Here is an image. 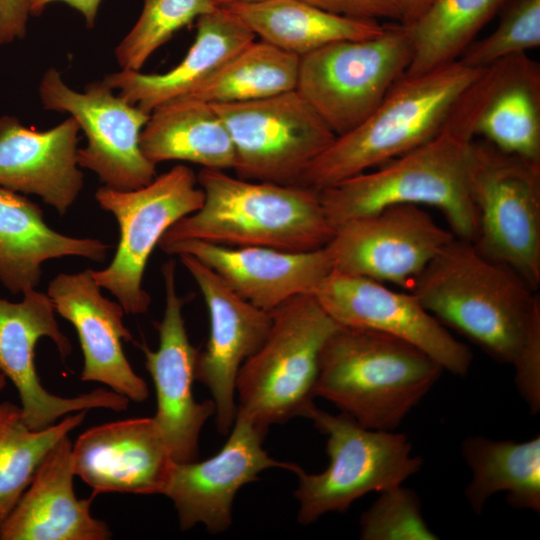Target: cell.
<instances>
[{"instance_id":"obj_1","label":"cell","mask_w":540,"mask_h":540,"mask_svg":"<svg viewBox=\"0 0 540 540\" xmlns=\"http://www.w3.org/2000/svg\"><path fill=\"white\" fill-rule=\"evenodd\" d=\"M446 328L513 367L532 414L540 410V297L517 272L454 238L409 289Z\"/></svg>"},{"instance_id":"obj_2","label":"cell","mask_w":540,"mask_h":540,"mask_svg":"<svg viewBox=\"0 0 540 540\" xmlns=\"http://www.w3.org/2000/svg\"><path fill=\"white\" fill-rule=\"evenodd\" d=\"M500 64L484 70L431 139L373 171L318 190L333 227L394 204L427 205L442 213L456 238L474 242L478 213L468 185L469 157L475 125L497 82Z\"/></svg>"},{"instance_id":"obj_3","label":"cell","mask_w":540,"mask_h":540,"mask_svg":"<svg viewBox=\"0 0 540 540\" xmlns=\"http://www.w3.org/2000/svg\"><path fill=\"white\" fill-rule=\"evenodd\" d=\"M201 207L174 223L158 246L200 240L230 247H267L303 252L323 248L334 227L318 190L300 184L245 180L202 168Z\"/></svg>"},{"instance_id":"obj_4","label":"cell","mask_w":540,"mask_h":540,"mask_svg":"<svg viewBox=\"0 0 540 540\" xmlns=\"http://www.w3.org/2000/svg\"><path fill=\"white\" fill-rule=\"evenodd\" d=\"M443 371L428 354L404 340L339 325L321 350L314 395L363 427L393 431Z\"/></svg>"},{"instance_id":"obj_5","label":"cell","mask_w":540,"mask_h":540,"mask_svg":"<svg viewBox=\"0 0 540 540\" xmlns=\"http://www.w3.org/2000/svg\"><path fill=\"white\" fill-rule=\"evenodd\" d=\"M486 68L459 60L401 76L359 125L337 136L298 184L321 190L374 169L431 139Z\"/></svg>"},{"instance_id":"obj_6","label":"cell","mask_w":540,"mask_h":540,"mask_svg":"<svg viewBox=\"0 0 540 540\" xmlns=\"http://www.w3.org/2000/svg\"><path fill=\"white\" fill-rule=\"evenodd\" d=\"M272 325L261 347L240 367L237 414L262 434L294 417L308 418L321 350L339 326L314 295H299L270 311Z\"/></svg>"},{"instance_id":"obj_7","label":"cell","mask_w":540,"mask_h":540,"mask_svg":"<svg viewBox=\"0 0 540 540\" xmlns=\"http://www.w3.org/2000/svg\"><path fill=\"white\" fill-rule=\"evenodd\" d=\"M327 436V468L307 473L296 464L297 520L308 525L331 512H345L357 499L392 488L420 471L421 456L412 453L404 433L363 427L350 416L313 408L308 416Z\"/></svg>"},{"instance_id":"obj_8","label":"cell","mask_w":540,"mask_h":540,"mask_svg":"<svg viewBox=\"0 0 540 540\" xmlns=\"http://www.w3.org/2000/svg\"><path fill=\"white\" fill-rule=\"evenodd\" d=\"M412 57L408 27L386 24L378 36L333 42L301 56L296 90L337 137L379 106Z\"/></svg>"},{"instance_id":"obj_9","label":"cell","mask_w":540,"mask_h":540,"mask_svg":"<svg viewBox=\"0 0 540 540\" xmlns=\"http://www.w3.org/2000/svg\"><path fill=\"white\" fill-rule=\"evenodd\" d=\"M468 185L478 213L474 245L517 272L533 289L540 285V162L474 139Z\"/></svg>"},{"instance_id":"obj_10","label":"cell","mask_w":540,"mask_h":540,"mask_svg":"<svg viewBox=\"0 0 540 540\" xmlns=\"http://www.w3.org/2000/svg\"><path fill=\"white\" fill-rule=\"evenodd\" d=\"M203 198L197 175L185 165L172 167L138 189H97L95 200L115 217L120 238L110 264L92 269V274L125 314L148 311L151 297L143 288V276L151 253L174 223L201 207Z\"/></svg>"},{"instance_id":"obj_11","label":"cell","mask_w":540,"mask_h":540,"mask_svg":"<svg viewBox=\"0 0 540 540\" xmlns=\"http://www.w3.org/2000/svg\"><path fill=\"white\" fill-rule=\"evenodd\" d=\"M212 106L232 139L233 169L245 180L298 184L336 138L297 90Z\"/></svg>"},{"instance_id":"obj_12","label":"cell","mask_w":540,"mask_h":540,"mask_svg":"<svg viewBox=\"0 0 540 540\" xmlns=\"http://www.w3.org/2000/svg\"><path fill=\"white\" fill-rule=\"evenodd\" d=\"M39 96L44 109L68 113L84 131L87 145L78 148V165L94 172L103 186L134 190L157 176L156 166L140 149L150 114L115 95L103 80L79 92L49 68L40 81Z\"/></svg>"},{"instance_id":"obj_13","label":"cell","mask_w":540,"mask_h":540,"mask_svg":"<svg viewBox=\"0 0 540 540\" xmlns=\"http://www.w3.org/2000/svg\"><path fill=\"white\" fill-rule=\"evenodd\" d=\"M22 296L19 302L0 297V372L15 386L27 426L42 430L83 410H126L130 400L109 388H97L75 397L58 396L44 388L35 364L38 341L49 338L62 360L70 355L72 345L59 328L47 293L32 289Z\"/></svg>"},{"instance_id":"obj_14","label":"cell","mask_w":540,"mask_h":540,"mask_svg":"<svg viewBox=\"0 0 540 540\" xmlns=\"http://www.w3.org/2000/svg\"><path fill=\"white\" fill-rule=\"evenodd\" d=\"M454 238L421 206L394 204L338 224L325 248L334 270L410 289Z\"/></svg>"},{"instance_id":"obj_15","label":"cell","mask_w":540,"mask_h":540,"mask_svg":"<svg viewBox=\"0 0 540 540\" xmlns=\"http://www.w3.org/2000/svg\"><path fill=\"white\" fill-rule=\"evenodd\" d=\"M313 295L339 325L371 329L404 340L456 376L464 377L469 371L473 359L470 348L410 291L399 292L384 283L333 269Z\"/></svg>"},{"instance_id":"obj_16","label":"cell","mask_w":540,"mask_h":540,"mask_svg":"<svg viewBox=\"0 0 540 540\" xmlns=\"http://www.w3.org/2000/svg\"><path fill=\"white\" fill-rule=\"evenodd\" d=\"M165 308L156 323V350L141 345L145 366L156 392L155 424L176 463L198 460L199 437L206 421L215 415L213 400L196 401L193 396L198 351L190 342L183 317L185 299L176 290V263L161 268Z\"/></svg>"},{"instance_id":"obj_17","label":"cell","mask_w":540,"mask_h":540,"mask_svg":"<svg viewBox=\"0 0 540 540\" xmlns=\"http://www.w3.org/2000/svg\"><path fill=\"white\" fill-rule=\"evenodd\" d=\"M178 257L199 287L209 313V337L204 349L198 351L195 380L209 389L215 404L217 429L226 435L237 414L238 372L266 340L272 316L235 293L192 255Z\"/></svg>"},{"instance_id":"obj_18","label":"cell","mask_w":540,"mask_h":540,"mask_svg":"<svg viewBox=\"0 0 540 540\" xmlns=\"http://www.w3.org/2000/svg\"><path fill=\"white\" fill-rule=\"evenodd\" d=\"M264 436L249 420L236 415L230 436L217 454L203 461L174 463L162 495L173 502L182 530L203 524L213 534L224 532L232 524L233 500L242 486L269 468L294 469L295 463L268 455L262 447Z\"/></svg>"},{"instance_id":"obj_19","label":"cell","mask_w":540,"mask_h":540,"mask_svg":"<svg viewBox=\"0 0 540 540\" xmlns=\"http://www.w3.org/2000/svg\"><path fill=\"white\" fill-rule=\"evenodd\" d=\"M92 269L59 273L50 280L47 295L55 312L70 322L83 354L80 378L98 382L130 401L144 402L149 396L146 381L133 370L122 342L133 336L125 326V311L117 301L102 295Z\"/></svg>"},{"instance_id":"obj_20","label":"cell","mask_w":540,"mask_h":540,"mask_svg":"<svg viewBox=\"0 0 540 540\" xmlns=\"http://www.w3.org/2000/svg\"><path fill=\"white\" fill-rule=\"evenodd\" d=\"M75 476L102 493L162 495L175 461L153 417L90 427L72 445Z\"/></svg>"},{"instance_id":"obj_21","label":"cell","mask_w":540,"mask_h":540,"mask_svg":"<svg viewBox=\"0 0 540 540\" xmlns=\"http://www.w3.org/2000/svg\"><path fill=\"white\" fill-rule=\"evenodd\" d=\"M161 250L170 255H192L211 268L235 293L268 312L293 297L313 295L333 270L325 247L291 252L183 240Z\"/></svg>"},{"instance_id":"obj_22","label":"cell","mask_w":540,"mask_h":540,"mask_svg":"<svg viewBox=\"0 0 540 540\" xmlns=\"http://www.w3.org/2000/svg\"><path fill=\"white\" fill-rule=\"evenodd\" d=\"M80 127L68 117L40 131L15 116L0 118V187L36 195L64 215L77 200L84 175L78 165Z\"/></svg>"},{"instance_id":"obj_23","label":"cell","mask_w":540,"mask_h":540,"mask_svg":"<svg viewBox=\"0 0 540 540\" xmlns=\"http://www.w3.org/2000/svg\"><path fill=\"white\" fill-rule=\"evenodd\" d=\"M68 436L45 455L0 528V540H107V523L91 514L94 496L78 499Z\"/></svg>"},{"instance_id":"obj_24","label":"cell","mask_w":540,"mask_h":540,"mask_svg":"<svg viewBox=\"0 0 540 540\" xmlns=\"http://www.w3.org/2000/svg\"><path fill=\"white\" fill-rule=\"evenodd\" d=\"M255 34L231 10L217 7L196 22L193 44L181 62L162 74L120 70L103 81L127 102L150 114L156 107L191 94L215 75Z\"/></svg>"},{"instance_id":"obj_25","label":"cell","mask_w":540,"mask_h":540,"mask_svg":"<svg viewBox=\"0 0 540 540\" xmlns=\"http://www.w3.org/2000/svg\"><path fill=\"white\" fill-rule=\"evenodd\" d=\"M111 247L99 239L57 232L39 205L0 187V283L13 295L36 289L48 260L81 257L102 262Z\"/></svg>"},{"instance_id":"obj_26","label":"cell","mask_w":540,"mask_h":540,"mask_svg":"<svg viewBox=\"0 0 540 540\" xmlns=\"http://www.w3.org/2000/svg\"><path fill=\"white\" fill-rule=\"evenodd\" d=\"M140 149L155 166L187 161L206 169H233L230 134L212 104L182 97L156 107L140 135Z\"/></svg>"},{"instance_id":"obj_27","label":"cell","mask_w":540,"mask_h":540,"mask_svg":"<svg viewBox=\"0 0 540 540\" xmlns=\"http://www.w3.org/2000/svg\"><path fill=\"white\" fill-rule=\"evenodd\" d=\"M261 40L299 57L327 44L380 35L386 24L329 13L302 0H263L224 6Z\"/></svg>"},{"instance_id":"obj_28","label":"cell","mask_w":540,"mask_h":540,"mask_svg":"<svg viewBox=\"0 0 540 540\" xmlns=\"http://www.w3.org/2000/svg\"><path fill=\"white\" fill-rule=\"evenodd\" d=\"M475 136L504 152L540 162V67L526 54L501 60Z\"/></svg>"},{"instance_id":"obj_29","label":"cell","mask_w":540,"mask_h":540,"mask_svg":"<svg viewBox=\"0 0 540 540\" xmlns=\"http://www.w3.org/2000/svg\"><path fill=\"white\" fill-rule=\"evenodd\" d=\"M461 452L472 474L464 494L474 513L481 514L491 496L505 492L511 507L539 514V435L523 442L469 436Z\"/></svg>"},{"instance_id":"obj_30","label":"cell","mask_w":540,"mask_h":540,"mask_svg":"<svg viewBox=\"0 0 540 540\" xmlns=\"http://www.w3.org/2000/svg\"><path fill=\"white\" fill-rule=\"evenodd\" d=\"M508 0H430L408 27L413 57L404 75H417L458 60L478 32Z\"/></svg>"},{"instance_id":"obj_31","label":"cell","mask_w":540,"mask_h":540,"mask_svg":"<svg viewBox=\"0 0 540 540\" xmlns=\"http://www.w3.org/2000/svg\"><path fill=\"white\" fill-rule=\"evenodd\" d=\"M300 57L254 40L185 97L210 104L239 103L296 90Z\"/></svg>"},{"instance_id":"obj_32","label":"cell","mask_w":540,"mask_h":540,"mask_svg":"<svg viewBox=\"0 0 540 540\" xmlns=\"http://www.w3.org/2000/svg\"><path fill=\"white\" fill-rule=\"evenodd\" d=\"M86 412L71 413L59 422L35 431L25 423L19 405L0 402V528L45 455L83 423Z\"/></svg>"},{"instance_id":"obj_33","label":"cell","mask_w":540,"mask_h":540,"mask_svg":"<svg viewBox=\"0 0 540 540\" xmlns=\"http://www.w3.org/2000/svg\"><path fill=\"white\" fill-rule=\"evenodd\" d=\"M216 8L213 0H143L138 20L114 51L121 70L140 71L179 30Z\"/></svg>"},{"instance_id":"obj_34","label":"cell","mask_w":540,"mask_h":540,"mask_svg":"<svg viewBox=\"0 0 540 540\" xmlns=\"http://www.w3.org/2000/svg\"><path fill=\"white\" fill-rule=\"evenodd\" d=\"M500 12L497 28L473 41L458 58L460 62L483 69L540 46V0H508Z\"/></svg>"},{"instance_id":"obj_35","label":"cell","mask_w":540,"mask_h":540,"mask_svg":"<svg viewBox=\"0 0 540 540\" xmlns=\"http://www.w3.org/2000/svg\"><path fill=\"white\" fill-rule=\"evenodd\" d=\"M380 496L359 520L362 540H437L425 521L417 493L401 485Z\"/></svg>"},{"instance_id":"obj_36","label":"cell","mask_w":540,"mask_h":540,"mask_svg":"<svg viewBox=\"0 0 540 540\" xmlns=\"http://www.w3.org/2000/svg\"><path fill=\"white\" fill-rule=\"evenodd\" d=\"M329 13L359 19L388 18L401 23L402 0H302Z\"/></svg>"},{"instance_id":"obj_37","label":"cell","mask_w":540,"mask_h":540,"mask_svg":"<svg viewBox=\"0 0 540 540\" xmlns=\"http://www.w3.org/2000/svg\"><path fill=\"white\" fill-rule=\"evenodd\" d=\"M29 15L28 0H0V46L24 38Z\"/></svg>"},{"instance_id":"obj_38","label":"cell","mask_w":540,"mask_h":540,"mask_svg":"<svg viewBox=\"0 0 540 540\" xmlns=\"http://www.w3.org/2000/svg\"><path fill=\"white\" fill-rule=\"evenodd\" d=\"M66 3L82 14L86 26L93 28L99 5L102 0H58Z\"/></svg>"},{"instance_id":"obj_39","label":"cell","mask_w":540,"mask_h":540,"mask_svg":"<svg viewBox=\"0 0 540 540\" xmlns=\"http://www.w3.org/2000/svg\"><path fill=\"white\" fill-rule=\"evenodd\" d=\"M430 0H402L404 14L401 24L411 25L426 9Z\"/></svg>"},{"instance_id":"obj_40","label":"cell","mask_w":540,"mask_h":540,"mask_svg":"<svg viewBox=\"0 0 540 540\" xmlns=\"http://www.w3.org/2000/svg\"><path fill=\"white\" fill-rule=\"evenodd\" d=\"M58 0H28L29 10L31 15H40L47 5Z\"/></svg>"},{"instance_id":"obj_41","label":"cell","mask_w":540,"mask_h":540,"mask_svg":"<svg viewBox=\"0 0 540 540\" xmlns=\"http://www.w3.org/2000/svg\"><path fill=\"white\" fill-rule=\"evenodd\" d=\"M259 1H263V0H213L214 4L217 7H224V6L237 4V3H254V2H259Z\"/></svg>"},{"instance_id":"obj_42","label":"cell","mask_w":540,"mask_h":540,"mask_svg":"<svg viewBox=\"0 0 540 540\" xmlns=\"http://www.w3.org/2000/svg\"><path fill=\"white\" fill-rule=\"evenodd\" d=\"M6 383H7L6 377L0 372V393L5 388Z\"/></svg>"}]
</instances>
